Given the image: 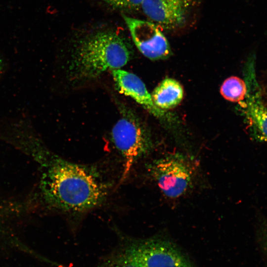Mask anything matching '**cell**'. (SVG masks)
I'll use <instances>...</instances> for the list:
<instances>
[{"instance_id":"6da1fadb","label":"cell","mask_w":267,"mask_h":267,"mask_svg":"<svg viewBox=\"0 0 267 267\" xmlns=\"http://www.w3.org/2000/svg\"><path fill=\"white\" fill-rule=\"evenodd\" d=\"M46 201L60 211L81 213L100 205L107 194V187L90 167L54 157L43 178Z\"/></svg>"},{"instance_id":"7a4b0ae2","label":"cell","mask_w":267,"mask_h":267,"mask_svg":"<svg viewBox=\"0 0 267 267\" xmlns=\"http://www.w3.org/2000/svg\"><path fill=\"white\" fill-rule=\"evenodd\" d=\"M130 51L125 40L116 33H93L83 39L78 46L72 71L79 79L95 78L108 70L125 66L130 59Z\"/></svg>"},{"instance_id":"3957f363","label":"cell","mask_w":267,"mask_h":267,"mask_svg":"<svg viewBox=\"0 0 267 267\" xmlns=\"http://www.w3.org/2000/svg\"><path fill=\"white\" fill-rule=\"evenodd\" d=\"M122 111L111 133L114 146L124 161L121 181L126 178L134 163L152 147L150 134L137 117L129 110Z\"/></svg>"},{"instance_id":"277c9868","label":"cell","mask_w":267,"mask_h":267,"mask_svg":"<svg viewBox=\"0 0 267 267\" xmlns=\"http://www.w3.org/2000/svg\"><path fill=\"white\" fill-rule=\"evenodd\" d=\"M121 257L136 267H196L173 243L158 238L129 242Z\"/></svg>"},{"instance_id":"5b68a950","label":"cell","mask_w":267,"mask_h":267,"mask_svg":"<svg viewBox=\"0 0 267 267\" xmlns=\"http://www.w3.org/2000/svg\"><path fill=\"white\" fill-rule=\"evenodd\" d=\"M147 171L167 197L177 198L182 196L191 186L194 169L183 155L170 154L152 161Z\"/></svg>"},{"instance_id":"8992f818","label":"cell","mask_w":267,"mask_h":267,"mask_svg":"<svg viewBox=\"0 0 267 267\" xmlns=\"http://www.w3.org/2000/svg\"><path fill=\"white\" fill-rule=\"evenodd\" d=\"M244 77L247 92L244 99L239 102L241 107L252 137L267 143V106L257 80L254 55L246 62Z\"/></svg>"},{"instance_id":"52a82bcc","label":"cell","mask_w":267,"mask_h":267,"mask_svg":"<svg viewBox=\"0 0 267 267\" xmlns=\"http://www.w3.org/2000/svg\"><path fill=\"white\" fill-rule=\"evenodd\" d=\"M198 2V0H143L141 7L159 27L171 31L186 24Z\"/></svg>"},{"instance_id":"ba28073f","label":"cell","mask_w":267,"mask_h":267,"mask_svg":"<svg viewBox=\"0 0 267 267\" xmlns=\"http://www.w3.org/2000/svg\"><path fill=\"white\" fill-rule=\"evenodd\" d=\"M132 39L139 51L151 60L168 58L171 53L169 43L159 27L153 22L123 14Z\"/></svg>"},{"instance_id":"9c48e42d","label":"cell","mask_w":267,"mask_h":267,"mask_svg":"<svg viewBox=\"0 0 267 267\" xmlns=\"http://www.w3.org/2000/svg\"><path fill=\"white\" fill-rule=\"evenodd\" d=\"M112 74L120 93L131 97L155 116L165 117V112L154 104L151 95L139 77L120 68L112 70Z\"/></svg>"},{"instance_id":"30bf717a","label":"cell","mask_w":267,"mask_h":267,"mask_svg":"<svg viewBox=\"0 0 267 267\" xmlns=\"http://www.w3.org/2000/svg\"><path fill=\"white\" fill-rule=\"evenodd\" d=\"M183 90L176 80L166 78L154 89L151 95L154 104L162 110L176 107L182 100Z\"/></svg>"},{"instance_id":"8fae6325","label":"cell","mask_w":267,"mask_h":267,"mask_svg":"<svg viewBox=\"0 0 267 267\" xmlns=\"http://www.w3.org/2000/svg\"><path fill=\"white\" fill-rule=\"evenodd\" d=\"M246 92L247 87L245 81L236 76L226 79L221 88L222 96L231 102H240L244 99Z\"/></svg>"},{"instance_id":"7c38bea8","label":"cell","mask_w":267,"mask_h":267,"mask_svg":"<svg viewBox=\"0 0 267 267\" xmlns=\"http://www.w3.org/2000/svg\"><path fill=\"white\" fill-rule=\"evenodd\" d=\"M111 6L124 10H135L141 7L143 0H102Z\"/></svg>"},{"instance_id":"4fadbf2b","label":"cell","mask_w":267,"mask_h":267,"mask_svg":"<svg viewBox=\"0 0 267 267\" xmlns=\"http://www.w3.org/2000/svg\"><path fill=\"white\" fill-rule=\"evenodd\" d=\"M136 267L132 263L125 260L121 257L119 259L116 261V262L113 263L111 264L105 265L104 267Z\"/></svg>"},{"instance_id":"5bb4252c","label":"cell","mask_w":267,"mask_h":267,"mask_svg":"<svg viewBox=\"0 0 267 267\" xmlns=\"http://www.w3.org/2000/svg\"><path fill=\"white\" fill-rule=\"evenodd\" d=\"M2 69V63L0 60V72L1 71Z\"/></svg>"},{"instance_id":"9a60e30c","label":"cell","mask_w":267,"mask_h":267,"mask_svg":"<svg viewBox=\"0 0 267 267\" xmlns=\"http://www.w3.org/2000/svg\"></svg>"}]
</instances>
